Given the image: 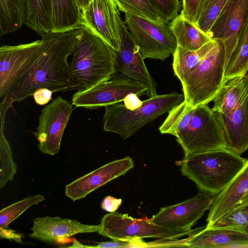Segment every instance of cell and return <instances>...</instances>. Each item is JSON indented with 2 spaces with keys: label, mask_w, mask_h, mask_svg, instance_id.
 <instances>
[{
  "label": "cell",
  "mask_w": 248,
  "mask_h": 248,
  "mask_svg": "<svg viewBox=\"0 0 248 248\" xmlns=\"http://www.w3.org/2000/svg\"><path fill=\"white\" fill-rule=\"evenodd\" d=\"M227 0H202L198 14L196 26L208 33Z\"/></svg>",
  "instance_id": "d6a6232c"
},
{
  "label": "cell",
  "mask_w": 248,
  "mask_h": 248,
  "mask_svg": "<svg viewBox=\"0 0 248 248\" xmlns=\"http://www.w3.org/2000/svg\"><path fill=\"white\" fill-rule=\"evenodd\" d=\"M184 100L183 94L174 92L156 94L133 109L120 103L107 106L103 119L104 130L117 134L125 140L147 124L169 113Z\"/></svg>",
  "instance_id": "277c9868"
},
{
  "label": "cell",
  "mask_w": 248,
  "mask_h": 248,
  "mask_svg": "<svg viewBox=\"0 0 248 248\" xmlns=\"http://www.w3.org/2000/svg\"><path fill=\"white\" fill-rule=\"evenodd\" d=\"M169 26L177 45L188 50H197L213 40L186 19L181 12L171 21Z\"/></svg>",
  "instance_id": "603a6c76"
},
{
  "label": "cell",
  "mask_w": 248,
  "mask_h": 248,
  "mask_svg": "<svg viewBox=\"0 0 248 248\" xmlns=\"http://www.w3.org/2000/svg\"><path fill=\"white\" fill-rule=\"evenodd\" d=\"M165 22L174 19L180 10L179 0H149Z\"/></svg>",
  "instance_id": "836d02e7"
},
{
  "label": "cell",
  "mask_w": 248,
  "mask_h": 248,
  "mask_svg": "<svg viewBox=\"0 0 248 248\" xmlns=\"http://www.w3.org/2000/svg\"><path fill=\"white\" fill-rule=\"evenodd\" d=\"M124 15L125 24L144 60L164 61L174 54L178 45L169 25L129 14Z\"/></svg>",
  "instance_id": "ba28073f"
},
{
  "label": "cell",
  "mask_w": 248,
  "mask_h": 248,
  "mask_svg": "<svg viewBox=\"0 0 248 248\" xmlns=\"http://www.w3.org/2000/svg\"><path fill=\"white\" fill-rule=\"evenodd\" d=\"M52 32L78 28L81 24V11L76 0H46Z\"/></svg>",
  "instance_id": "44dd1931"
},
{
  "label": "cell",
  "mask_w": 248,
  "mask_h": 248,
  "mask_svg": "<svg viewBox=\"0 0 248 248\" xmlns=\"http://www.w3.org/2000/svg\"><path fill=\"white\" fill-rule=\"evenodd\" d=\"M137 239L128 241L115 240L97 243L95 246L86 245L85 248H135Z\"/></svg>",
  "instance_id": "d590c367"
},
{
  "label": "cell",
  "mask_w": 248,
  "mask_h": 248,
  "mask_svg": "<svg viewBox=\"0 0 248 248\" xmlns=\"http://www.w3.org/2000/svg\"><path fill=\"white\" fill-rule=\"evenodd\" d=\"M119 10L114 0H93L81 12V24L113 50L119 51L121 39Z\"/></svg>",
  "instance_id": "7c38bea8"
},
{
  "label": "cell",
  "mask_w": 248,
  "mask_h": 248,
  "mask_svg": "<svg viewBox=\"0 0 248 248\" xmlns=\"http://www.w3.org/2000/svg\"><path fill=\"white\" fill-rule=\"evenodd\" d=\"M52 91L47 88H40L33 94L35 103L39 105H44L49 102L51 99Z\"/></svg>",
  "instance_id": "8d00e7d4"
},
{
  "label": "cell",
  "mask_w": 248,
  "mask_h": 248,
  "mask_svg": "<svg viewBox=\"0 0 248 248\" xmlns=\"http://www.w3.org/2000/svg\"><path fill=\"white\" fill-rule=\"evenodd\" d=\"M69 248H84V245L81 244L76 239H74L73 244L68 247Z\"/></svg>",
  "instance_id": "ab89813d"
},
{
  "label": "cell",
  "mask_w": 248,
  "mask_h": 248,
  "mask_svg": "<svg viewBox=\"0 0 248 248\" xmlns=\"http://www.w3.org/2000/svg\"><path fill=\"white\" fill-rule=\"evenodd\" d=\"M92 0H76L81 12L87 7Z\"/></svg>",
  "instance_id": "f35d334b"
},
{
  "label": "cell",
  "mask_w": 248,
  "mask_h": 248,
  "mask_svg": "<svg viewBox=\"0 0 248 248\" xmlns=\"http://www.w3.org/2000/svg\"><path fill=\"white\" fill-rule=\"evenodd\" d=\"M195 107L184 100L169 112L159 128L161 134H169L176 137L190 121Z\"/></svg>",
  "instance_id": "f546056e"
},
{
  "label": "cell",
  "mask_w": 248,
  "mask_h": 248,
  "mask_svg": "<svg viewBox=\"0 0 248 248\" xmlns=\"http://www.w3.org/2000/svg\"><path fill=\"white\" fill-rule=\"evenodd\" d=\"M72 105L59 96L42 109L34 135L43 154L54 155L59 152L64 130L73 111Z\"/></svg>",
  "instance_id": "30bf717a"
},
{
  "label": "cell",
  "mask_w": 248,
  "mask_h": 248,
  "mask_svg": "<svg viewBox=\"0 0 248 248\" xmlns=\"http://www.w3.org/2000/svg\"><path fill=\"white\" fill-rule=\"evenodd\" d=\"M217 43V41L213 39L195 50H190L177 46L173 54L172 67L175 75L181 82L195 69Z\"/></svg>",
  "instance_id": "cb8c5ba5"
},
{
  "label": "cell",
  "mask_w": 248,
  "mask_h": 248,
  "mask_svg": "<svg viewBox=\"0 0 248 248\" xmlns=\"http://www.w3.org/2000/svg\"><path fill=\"white\" fill-rule=\"evenodd\" d=\"M121 199H117L114 197L108 196L102 201L101 203V208L108 212H115L121 205Z\"/></svg>",
  "instance_id": "74e56055"
},
{
  "label": "cell",
  "mask_w": 248,
  "mask_h": 248,
  "mask_svg": "<svg viewBox=\"0 0 248 248\" xmlns=\"http://www.w3.org/2000/svg\"><path fill=\"white\" fill-rule=\"evenodd\" d=\"M248 18V0H227L208 33L211 39L223 43L225 66Z\"/></svg>",
  "instance_id": "9a60e30c"
},
{
  "label": "cell",
  "mask_w": 248,
  "mask_h": 248,
  "mask_svg": "<svg viewBox=\"0 0 248 248\" xmlns=\"http://www.w3.org/2000/svg\"><path fill=\"white\" fill-rule=\"evenodd\" d=\"M7 111L0 110V188L11 181L16 173V165L13 160L11 146L4 134L5 116Z\"/></svg>",
  "instance_id": "83f0119b"
},
{
  "label": "cell",
  "mask_w": 248,
  "mask_h": 248,
  "mask_svg": "<svg viewBox=\"0 0 248 248\" xmlns=\"http://www.w3.org/2000/svg\"><path fill=\"white\" fill-rule=\"evenodd\" d=\"M176 137L185 156L225 148L222 125L215 112L207 105L195 107L189 123Z\"/></svg>",
  "instance_id": "52a82bcc"
},
{
  "label": "cell",
  "mask_w": 248,
  "mask_h": 248,
  "mask_svg": "<svg viewBox=\"0 0 248 248\" xmlns=\"http://www.w3.org/2000/svg\"><path fill=\"white\" fill-rule=\"evenodd\" d=\"M217 41V44L181 82L184 100L193 107L208 105L213 101L226 82L224 46L221 41Z\"/></svg>",
  "instance_id": "5b68a950"
},
{
  "label": "cell",
  "mask_w": 248,
  "mask_h": 248,
  "mask_svg": "<svg viewBox=\"0 0 248 248\" xmlns=\"http://www.w3.org/2000/svg\"><path fill=\"white\" fill-rule=\"evenodd\" d=\"M216 195L199 191L195 196L180 203L160 208L151 220L155 224L177 230H190L209 209Z\"/></svg>",
  "instance_id": "5bb4252c"
},
{
  "label": "cell",
  "mask_w": 248,
  "mask_h": 248,
  "mask_svg": "<svg viewBox=\"0 0 248 248\" xmlns=\"http://www.w3.org/2000/svg\"><path fill=\"white\" fill-rule=\"evenodd\" d=\"M98 233L115 240L128 241L144 238H160L176 240L193 234L202 227L195 229L177 230L154 223L151 218L136 219L126 214L113 212L101 219Z\"/></svg>",
  "instance_id": "8992f818"
},
{
  "label": "cell",
  "mask_w": 248,
  "mask_h": 248,
  "mask_svg": "<svg viewBox=\"0 0 248 248\" xmlns=\"http://www.w3.org/2000/svg\"><path fill=\"white\" fill-rule=\"evenodd\" d=\"M248 71V18L240 32L235 48L226 65L225 81L244 75Z\"/></svg>",
  "instance_id": "484cf974"
},
{
  "label": "cell",
  "mask_w": 248,
  "mask_h": 248,
  "mask_svg": "<svg viewBox=\"0 0 248 248\" xmlns=\"http://www.w3.org/2000/svg\"><path fill=\"white\" fill-rule=\"evenodd\" d=\"M147 89L136 82L111 77L89 89L78 91L72 97V104L77 107L97 109L119 103L129 95L146 94Z\"/></svg>",
  "instance_id": "8fae6325"
},
{
  "label": "cell",
  "mask_w": 248,
  "mask_h": 248,
  "mask_svg": "<svg viewBox=\"0 0 248 248\" xmlns=\"http://www.w3.org/2000/svg\"><path fill=\"white\" fill-rule=\"evenodd\" d=\"M41 39L0 48V97H4L17 83L34 61Z\"/></svg>",
  "instance_id": "4fadbf2b"
},
{
  "label": "cell",
  "mask_w": 248,
  "mask_h": 248,
  "mask_svg": "<svg viewBox=\"0 0 248 248\" xmlns=\"http://www.w3.org/2000/svg\"><path fill=\"white\" fill-rule=\"evenodd\" d=\"M118 10L159 23H165L149 0H114Z\"/></svg>",
  "instance_id": "4dcf8cb0"
},
{
  "label": "cell",
  "mask_w": 248,
  "mask_h": 248,
  "mask_svg": "<svg viewBox=\"0 0 248 248\" xmlns=\"http://www.w3.org/2000/svg\"><path fill=\"white\" fill-rule=\"evenodd\" d=\"M248 93V73L227 80L215 97L212 110L226 115L231 113Z\"/></svg>",
  "instance_id": "7402d4cb"
},
{
  "label": "cell",
  "mask_w": 248,
  "mask_h": 248,
  "mask_svg": "<svg viewBox=\"0 0 248 248\" xmlns=\"http://www.w3.org/2000/svg\"><path fill=\"white\" fill-rule=\"evenodd\" d=\"M215 113L223 130L225 148L239 155L248 150V93L229 114Z\"/></svg>",
  "instance_id": "ac0fdd59"
},
{
  "label": "cell",
  "mask_w": 248,
  "mask_h": 248,
  "mask_svg": "<svg viewBox=\"0 0 248 248\" xmlns=\"http://www.w3.org/2000/svg\"><path fill=\"white\" fill-rule=\"evenodd\" d=\"M26 0H0V34L18 30L25 24Z\"/></svg>",
  "instance_id": "d4e9b609"
},
{
  "label": "cell",
  "mask_w": 248,
  "mask_h": 248,
  "mask_svg": "<svg viewBox=\"0 0 248 248\" xmlns=\"http://www.w3.org/2000/svg\"><path fill=\"white\" fill-rule=\"evenodd\" d=\"M192 248H248V234L227 228L202 227L185 239Z\"/></svg>",
  "instance_id": "d6986e66"
},
{
  "label": "cell",
  "mask_w": 248,
  "mask_h": 248,
  "mask_svg": "<svg viewBox=\"0 0 248 248\" xmlns=\"http://www.w3.org/2000/svg\"><path fill=\"white\" fill-rule=\"evenodd\" d=\"M27 15L25 24L39 35L51 32L46 0H26Z\"/></svg>",
  "instance_id": "f1b7e54d"
},
{
  "label": "cell",
  "mask_w": 248,
  "mask_h": 248,
  "mask_svg": "<svg viewBox=\"0 0 248 248\" xmlns=\"http://www.w3.org/2000/svg\"><path fill=\"white\" fill-rule=\"evenodd\" d=\"M206 227L227 228L248 234V192L225 215Z\"/></svg>",
  "instance_id": "4316f807"
},
{
  "label": "cell",
  "mask_w": 248,
  "mask_h": 248,
  "mask_svg": "<svg viewBox=\"0 0 248 248\" xmlns=\"http://www.w3.org/2000/svg\"><path fill=\"white\" fill-rule=\"evenodd\" d=\"M75 43L69 63L70 74L79 87L89 89L115 73L114 50L83 26Z\"/></svg>",
  "instance_id": "3957f363"
},
{
  "label": "cell",
  "mask_w": 248,
  "mask_h": 248,
  "mask_svg": "<svg viewBox=\"0 0 248 248\" xmlns=\"http://www.w3.org/2000/svg\"><path fill=\"white\" fill-rule=\"evenodd\" d=\"M202 0H182L181 13L188 21L196 26L198 11Z\"/></svg>",
  "instance_id": "e575fe53"
},
{
  "label": "cell",
  "mask_w": 248,
  "mask_h": 248,
  "mask_svg": "<svg viewBox=\"0 0 248 248\" xmlns=\"http://www.w3.org/2000/svg\"><path fill=\"white\" fill-rule=\"evenodd\" d=\"M121 46L115 54V73L112 78L140 83L147 89L146 95L152 97L156 93L157 84L151 76L139 46L120 16L118 18Z\"/></svg>",
  "instance_id": "9c48e42d"
},
{
  "label": "cell",
  "mask_w": 248,
  "mask_h": 248,
  "mask_svg": "<svg viewBox=\"0 0 248 248\" xmlns=\"http://www.w3.org/2000/svg\"><path fill=\"white\" fill-rule=\"evenodd\" d=\"M134 167V160L130 156L108 163L67 185L65 195L74 202L83 199L99 187L125 174Z\"/></svg>",
  "instance_id": "2e32d148"
},
{
  "label": "cell",
  "mask_w": 248,
  "mask_h": 248,
  "mask_svg": "<svg viewBox=\"0 0 248 248\" xmlns=\"http://www.w3.org/2000/svg\"><path fill=\"white\" fill-rule=\"evenodd\" d=\"M45 200L42 195L25 198L4 208L0 211V233L9 230V225L30 207Z\"/></svg>",
  "instance_id": "1f68e13d"
},
{
  "label": "cell",
  "mask_w": 248,
  "mask_h": 248,
  "mask_svg": "<svg viewBox=\"0 0 248 248\" xmlns=\"http://www.w3.org/2000/svg\"><path fill=\"white\" fill-rule=\"evenodd\" d=\"M247 161L240 155L220 148L185 156L181 170L200 190L217 195L242 170Z\"/></svg>",
  "instance_id": "7a4b0ae2"
},
{
  "label": "cell",
  "mask_w": 248,
  "mask_h": 248,
  "mask_svg": "<svg viewBox=\"0 0 248 248\" xmlns=\"http://www.w3.org/2000/svg\"><path fill=\"white\" fill-rule=\"evenodd\" d=\"M100 225H87L77 220L45 216L33 220L30 236L46 242H58L78 233L98 232Z\"/></svg>",
  "instance_id": "e0dca14e"
},
{
  "label": "cell",
  "mask_w": 248,
  "mask_h": 248,
  "mask_svg": "<svg viewBox=\"0 0 248 248\" xmlns=\"http://www.w3.org/2000/svg\"><path fill=\"white\" fill-rule=\"evenodd\" d=\"M81 31L79 26L41 36V44L32 63L0 103L9 108L14 102L25 100L40 88L52 92L78 90V85L70 74L68 58Z\"/></svg>",
  "instance_id": "6da1fadb"
},
{
  "label": "cell",
  "mask_w": 248,
  "mask_h": 248,
  "mask_svg": "<svg viewBox=\"0 0 248 248\" xmlns=\"http://www.w3.org/2000/svg\"><path fill=\"white\" fill-rule=\"evenodd\" d=\"M248 192V159L229 184L217 195L210 208L206 226L223 217Z\"/></svg>",
  "instance_id": "ffe728a7"
}]
</instances>
